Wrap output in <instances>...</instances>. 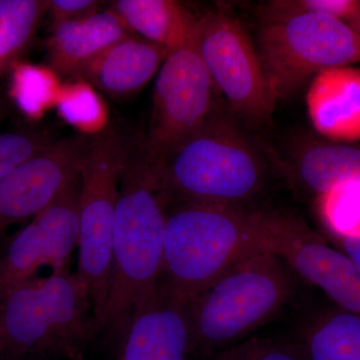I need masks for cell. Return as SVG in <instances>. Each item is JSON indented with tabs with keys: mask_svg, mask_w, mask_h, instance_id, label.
Here are the masks:
<instances>
[{
	"mask_svg": "<svg viewBox=\"0 0 360 360\" xmlns=\"http://www.w3.org/2000/svg\"><path fill=\"white\" fill-rule=\"evenodd\" d=\"M170 198L142 141H129L112 231V274L103 328L122 338L131 315L155 290Z\"/></svg>",
	"mask_w": 360,
	"mask_h": 360,
	"instance_id": "6da1fadb",
	"label": "cell"
},
{
	"mask_svg": "<svg viewBox=\"0 0 360 360\" xmlns=\"http://www.w3.org/2000/svg\"><path fill=\"white\" fill-rule=\"evenodd\" d=\"M160 283L191 303L232 265L267 250L265 212L170 201Z\"/></svg>",
	"mask_w": 360,
	"mask_h": 360,
	"instance_id": "7a4b0ae2",
	"label": "cell"
},
{
	"mask_svg": "<svg viewBox=\"0 0 360 360\" xmlns=\"http://www.w3.org/2000/svg\"><path fill=\"white\" fill-rule=\"evenodd\" d=\"M99 329L89 288L70 267L0 296V360L78 359Z\"/></svg>",
	"mask_w": 360,
	"mask_h": 360,
	"instance_id": "3957f363",
	"label": "cell"
},
{
	"mask_svg": "<svg viewBox=\"0 0 360 360\" xmlns=\"http://www.w3.org/2000/svg\"><path fill=\"white\" fill-rule=\"evenodd\" d=\"M158 168L170 201L240 206L264 184V160L222 110Z\"/></svg>",
	"mask_w": 360,
	"mask_h": 360,
	"instance_id": "277c9868",
	"label": "cell"
},
{
	"mask_svg": "<svg viewBox=\"0 0 360 360\" xmlns=\"http://www.w3.org/2000/svg\"><path fill=\"white\" fill-rule=\"evenodd\" d=\"M293 274L269 250L232 265L188 303L193 349L231 345L271 321L290 302Z\"/></svg>",
	"mask_w": 360,
	"mask_h": 360,
	"instance_id": "5b68a950",
	"label": "cell"
},
{
	"mask_svg": "<svg viewBox=\"0 0 360 360\" xmlns=\"http://www.w3.org/2000/svg\"><path fill=\"white\" fill-rule=\"evenodd\" d=\"M129 141L108 127L94 135L80 170L78 276L103 328L112 274L113 219Z\"/></svg>",
	"mask_w": 360,
	"mask_h": 360,
	"instance_id": "8992f818",
	"label": "cell"
},
{
	"mask_svg": "<svg viewBox=\"0 0 360 360\" xmlns=\"http://www.w3.org/2000/svg\"><path fill=\"white\" fill-rule=\"evenodd\" d=\"M257 49L277 101L321 71L360 61L357 33L345 21L324 14L264 21Z\"/></svg>",
	"mask_w": 360,
	"mask_h": 360,
	"instance_id": "52a82bcc",
	"label": "cell"
},
{
	"mask_svg": "<svg viewBox=\"0 0 360 360\" xmlns=\"http://www.w3.org/2000/svg\"><path fill=\"white\" fill-rule=\"evenodd\" d=\"M195 49L232 112L252 124L269 122L277 99L243 23L226 11H208L200 18Z\"/></svg>",
	"mask_w": 360,
	"mask_h": 360,
	"instance_id": "ba28073f",
	"label": "cell"
},
{
	"mask_svg": "<svg viewBox=\"0 0 360 360\" xmlns=\"http://www.w3.org/2000/svg\"><path fill=\"white\" fill-rule=\"evenodd\" d=\"M219 96L195 45L170 52L156 75L146 158L160 165L219 112Z\"/></svg>",
	"mask_w": 360,
	"mask_h": 360,
	"instance_id": "9c48e42d",
	"label": "cell"
},
{
	"mask_svg": "<svg viewBox=\"0 0 360 360\" xmlns=\"http://www.w3.org/2000/svg\"><path fill=\"white\" fill-rule=\"evenodd\" d=\"M80 175L44 212L16 232L0 253V296L34 278L42 266L70 267L78 245Z\"/></svg>",
	"mask_w": 360,
	"mask_h": 360,
	"instance_id": "30bf717a",
	"label": "cell"
},
{
	"mask_svg": "<svg viewBox=\"0 0 360 360\" xmlns=\"http://www.w3.org/2000/svg\"><path fill=\"white\" fill-rule=\"evenodd\" d=\"M92 136L56 141L0 180V236L44 212L79 177Z\"/></svg>",
	"mask_w": 360,
	"mask_h": 360,
	"instance_id": "8fae6325",
	"label": "cell"
},
{
	"mask_svg": "<svg viewBox=\"0 0 360 360\" xmlns=\"http://www.w3.org/2000/svg\"><path fill=\"white\" fill-rule=\"evenodd\" d=\"M193 350L188 304L158 281L122 336L120 360H187Z\"/></svg>",
	"mask_w": 360,
	"mask_h": 360,
	"instance_id": "7c38bea8",
	"label": "cell"
},
{
	"mask_svg": "<svg viewBox=\"0 0 360 360\" xmlns=\"http://www.w3.org/2000/svg\"><path fill=\"white\" fill-rule=\"evenodd\" d=\"M169 53L165 47L134 33L90 61L77 79L112 98H129L158 75Z\"/></svg>",
	"mask_w": 360,
	"mask_h": 360,
	"instance_id": "4fadbf2b",
	"label": "cell"
},
{
	"mask_svg": "<svg viewBox=\"0 0 360 360\" xmlns=\"http://www.w3.org/2000/svg\"><path fill=\"white\" fill-rule=\"evenodd\" d=\"M131 34L134 32L110 7L53 26L46 44L49 68L59 77L77 79L90 61Z\"/></svg>",
	"mask_w": 360,
	"mask_h": 360,
	"instance_id": "5bb4252c",
	"label": "cell"
},
{
	"mask_svg": "<svg viewBox=\"0 0 360 360\" xmlns=\"http://www.w3.org/2000/svg\"><path fill=\"white\" fill-rule=\"evenodd\" d=\"M305 103L317 132L333 141H360L359 68L347 65L321 71L312 78Z\"/></svg>",
	"mask_w": 360,
	"mask_h": 360,
	"instance_id": "9a60e30c",
	"label": "cell"
},
{
	"mask_svg": "<svg viewBox=\"0 0 360 360\" xmlns=\"http://www.w3.org/2000/svg\"><path fill=\"white\" fill-rule=\"evenodd\" d=\"M113 9L134 34L169 52L195 45L200 18L174 0H116Z\"/></svg>",
	"mask_w": 360,
	"mask_h": 360,
	"instance_id": "2e32d148",
	"label": "cell"
},
{
	"mask_svg": "<svg viewBox=\"0 0 360 360\" xmlns=\"http://www.w3.org/2000/svg\"><path fill=\"white\" fill-rule=\"evenodd\" d=\"M290 174L298 186L316 196L341 184L360 181V148L307 144L293 158Z\"/></svg>",
	"mask_w": 360,
	"mask_h": 360,
	"instance_id": "e0dca14e",
	"label": "cell"
},
{
	"mask_svg": "<svg viewBox=\"0 0 360 360\" xmlns=\"http://www.w3.org/2000/svg\"><path fill=\"white\" fill-rule=\"evenodd\" d=\"M49 0H0V77L32 44Z\"/></svg>",
	"mask_w": 360,
	"mask_h": 360,
	"instance_id": "ac0fdd59",
	"label": "cell"
},
{
	"mask_svg": "<svg viewBox=\"0 0 360 360\" xmlns=\"http://www.w3.org/2000/svg\"><path fill=\"white\" fill-rule=\"evenodd\" d=\"M305 345L309 360H360V317L328 312L309 328Z\"/></svg>",
	"mask_w": 360,
	"mask_h": 360,
	"instance_id": "d6986e66",
	"label": "cell"
},
{
	"mask_svg": "<svg viewBox=\"0 0 360 360\" xmlns=\"http://www.w3.org/2000/svg\"><path fill=\"white\" fill-rule=\"evenodd\" d=\"M11 71L7 96L23 115L39 120L49 108L56 106L61 86L53 71L20 61Z\"/></svg>",
	"mask_w": 360,
	"mask_h": 360,
	"instance_id": "ffe728a7",
	"label": "cell"
},
{
	"mask_svg": "<svg viewBox=\"0 0 360 360\" xmlns=\"http://www.w3.org/2000/svg\"><path fill=\"white\" fill-rule=\"evenodd\" d=\"M56 108L61 117L79 134L92 136L108 127L103 101L94 87L84 80L77 79L61 86Z\"/></svg>",
	"mask_w": 360,
	"mask_h": 360,
	"instance_id": "44dd1931",
	"label": "cell"
},
{
	"mask_svg": "<svg viewBox=\"0 0 360 360\" xmlns=\"http://www.w3.org/2000/svg\"><path fill=\"white\" fill-rule=\"evenodd\" d=\"M316 198L317 210L331 238L360 234V181L341 184Z\"/></svg>",
	"mask_w": 360,
	"mask_h": 360,
	"instance_id": "7402d4cb",
	"label": "cell"
},
{
	"mask_svg": "<svg viewBox=\"0 0 360 360\" xmlns=\"http://www.w3.org/2000/svg\"><path fill=\"white\" fill-rule=\"evenodd\" d=\"M54 142L40 129H20L0 134V180Z\"/></svg>",
	"mask_w": 360,
	"mask_h": 360,
	"instance_id": "603a6c76",
	"label": "cell"
},
{
	"mask_svg": "<svg viewBox=\"0 0 360 360\" xmlns=\"http://www.w3.org/2000/svg\"><path fill=\"white\" fill-rule=\"evenodd\" d=\"M357 0H274L260 6L264 21L279 20L295 14H324L348 22L357 13Z\"/></svg>",
	"mask_w": 360,
	"mask_h": 360,
	"instance_id": "cb8c5ba5",
	"label": "cell"
},
{
	"mask_svg": "<svg viewBox=\"0 0 360 360\" xmlns=\"http://www.w3.org/2000/svg\"><path fill=\"white\" fill-rule=\"evenodd\" d=\"M215 360H303L290 348L262 338L233 345Z\"/></svg>",
	"mask_w": 360,
	"mask_h": 360,
	"instance_id": "d4e9b609",
	"label": "cell"
},
{
	"mask_svg": "<svg viewBox=\"0 0 360 360\" xmlns=\"http://www.w3.org/2000/svg\"><path fill=\"white\" fill-rule=\"evenodd\" d=\"M101 1L94 0H49V11L51 27L86 18L97 13Z\"/></svg>",
	"mask_w": 360,
	"mask_h": 360,
	"instance_id": "484cf974",
	"label": "cell"
},
{
	"mask_svg": "<svg viewBox=\"0 0 360 360\" xmlns=\"http://www.w3.org/2000/svg\"><path fill=\"white\" fill-rule=\"evenodd\" d=\"M333 239L335 241V248L347 255L360 272V234Z\"/></svg>",
	"mask_w": 360,
	"mask_h": 360,
	"instance_id": "4316f807",
	"label": "cell"
},
{
	"mask_svg": "<svg viewBox=\"0 0 360 360\" xmlns=\"http://www.w3.org/2000/svg\"><path fill=\"white\" fill-rule=\"evenodd\" d=\"M11 104L13 103L9 101L7 94L0 90V123L4 122L11 115V108H13Z\"/></svg>",
	"mask_w": 360,
	"mask_h": 360,
	"instance_id": "83f0119b",
	"label": "cell"
},
{
	"mask_svg": "<svg viewBox=\"0 0 360 360\" xmlns=\"http://www.w3.org/2000/svg\"><path fill=\"white\" fill-rule=\"evenodd\" d=\"M347 23L352 26V30L357 33L360 39V7L357 13Z\"/></svg>",
	"mask_w": 360,
	"mask_h": 360,
	"instance_id": "f1b7e54d",
	"label": "cell"
}]
</instances>
